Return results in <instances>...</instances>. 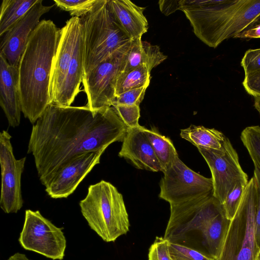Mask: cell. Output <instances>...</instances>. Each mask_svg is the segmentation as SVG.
Here are the masks:
<instances>
[{"label": "cell", "mask_w": 260, "mask_h": 260, "mask_svg": "<svg viewBox=\"0 0 260 260\" xmlns=\"http://www.w3.org/2000/svg\"><path fill=\"white\" fill-rule=\"evenodd\" d=\"M127 127L114 108L92 111L87 106L51 104L33 125L28 153L34 156L38 175L45 186L62 165L87 152L106 150L123 141Z\"/></svg>", "instance_id": "obj_1"}, {"label": "cell", "mask_w": 260, "mask_h": 260, "mask_svg": "<svg viewBox=\"0 0 260 260\" xmlns=\"http://www.w3.org/2000/svg\"><path fill=\"white\" fill-rule=\"evenodd\" d=\"M231 220L213 195L170 206L164 238L218 260Z\"/></svg>", "instance_id": "obj_2"}, {"label": "cell", "mask_w": 260, "mask_h": 260, "mask_svg": "<svg viewBox=\"0 0 260 260\" xmlns=\"http://www.w3.org/2000/svg\"><path fill=\"white\" fill-rule=\"evenodd\" d=\"M59 30L52 20H41L31 33L19 61L21 111L32 124L51 104L50 77Z\"/></svg>", "instance_id": "obj_3"}, {"label": "cell", "mask_w": 260, "mask_h": 260, "mask_svg": "<svg viewBox=\"0 0 260 260\" xmlns=\"http://www.w3.org/2000/svg\"><path fill=\"white\" fill-rule=\"evenodd\" d=\"M195 35L216 48L260 20V0H180Z\"/></svg>", "instance_id": "obj_4"}, {"label": "cell", "mask_w": 260, "mask_h": 260, "mask_svg": "<svg viewBox=\"0 0 260 260\" xmlns=\"http://www.w3.org/2000/svg\"><path fill=\"white\" fill-rule=\"evenodd\" d=\"M80 18L84 45V75L132 43V39L114 15L109 0H96Z\"/></svg>", "instance_id": "obj_5"}, {"label": "cell", "mask_w": 260, "mask_h": 260, "mask_svg": "<svg viewBox=\"0 0 260 260\" xmlns=\"http://www.w3.org/2000/svg\"><path fill=\"white\" fill-rule=\"evenodd\" d=\"M79 206L90 229L104 241L114 242L129 231L128 215L122 195L110 182L101 180L90 185Z\"/></svg>", "instance_id": "obj_6"}, {"label": "cell", "mask_w": 260, "mask_h": 260, "mask_svg": "<svg viewBox=\"0 0 260 260\" xmlns=\"http://www.w3.org/2000/svg\"><path fill=\"white\" fill-rule=\"evenodd\" d=\"M255 187L253 177L231 220L218 260H255L260 250L255 240Z\"/></svg>", "instance_id": "obj_7"}, {"label": "cell", "mask_w": 260, "mask_h": 260, "mask_svg": "<svg viewBox=\"0 0 260 260\" xmlns=\"http://www.w3.org/2000/svg\"><path fill=\"white\" fill-rule=\"evenodd\" d=\"M131 44L114 52L83 75L82 83L87 95L86 106L91 110L113 106L116 99L117 80L124 67Z\"/></svg>", "instance_id": "obj_8"}, {"label": "cell", "mask_w": 260, "mask_h": 260, "mask_svg": "<svg viewBox=\"0 0 260 260\" xmlns=\"http://www.w3.org/2000/svg\"><path fill=\"white\" fill-rule=\"evenodd\" d=\"M159 186V197L170 206L213 194L212 178L191 170L178 156L164 172Z\"/></svg>", "instance_id": "obj_9"}, {"label": "cell", "mask_w": 260, "mask_h": 260, "mask_svg": "<svg viewBox=\"0 0 260 260\" xmlns=\"http://www.w3.org/2000/svg\"><path fill=\"white\" fill-rule=\"evenodd\" d=\"M62 230L44 217L39 211L27 209L18 241L25 250L53 260H62L67 246Z\"/></svg>", "instance_id": "obj_10"}, {"label": "cell", "mask_w": 260, "mask_h": 260, "mask_svg": "<svg viewBox=\"0 0 260 260\" xmlns=\"http://www.w3.org/2000/svg\"><path fill=\"white\" fill-rule=\"evenodd\" d=\"M198 150L211 173L213 195L221 204L237 183H248V175L241 168L238 155L229 138H225L220 150Z\"/></svg>", "instance_id": "obj_11"}, {"label": "cell", "mask_w": 260, "mask_h": 260, "mask_svg": "<svg viewBox=\"0 0 260 260\" xmlns=\"http://www.w3.org/2000/svg\"><path fill=\"white\" fill-rule=\"evenodd\" d=\"M11 136L7 131L0 133L1 192L0 207L6 213H17L23 206L21 189V175L26 157L16 159L11 142Z\"/></svg>", "instance_id": "obj_12"}, {"label": "cell", "mask_w": 260, "mask_h": 260, "mask_svg": "<svg viewBox=\"0 0 260 260\" xmlns=\"http://www.w3.org/2000/svg\"><path fill=\"white\" fill-rule=\"evenodd\" d=\"M105 151L102 149L81 153L62 165L45 186L48 194L53 199L68 198L94 167L100 163Z\"/></svg>", "instance_id": "obj_13"}, {"label": "cell", "mask_w": 260, "mask_h": 260, "mask_svg": "<svg viewBox=\"0 0 260 260\" xmlns=\"http://www.w3.org/2000/svg\"><path fill=\"white\" fill-rule=\"evenodd\" d=\"M53 7L44 6L42 0H37L29 11L4 35L0 54L10 66L18 67L29 38L41 21V16Z\"/></svg>", "instance_id": "obj_14"}, {"label": "cell", "mask_w": 260, "mask_h": 260, "mask_svg": "<svg viewBox=\"0 0 260 260\" xmlns=\"http://www.w3.org/2000/svg\"><path fill=\"white\" fill-rule=\"evenodd\" d=\"M80 18L72 17L59 30L57 47L50 82L51 100L62 85L71 65L77 43L82 35Z\"/></svg>", "instance_id": "obj_15"}, {"label": "cell", "mask_w": 260, "mask_h": 260, "mask_svg": "<svg viewBox=\"0 0 260 260\" xmlns=\"http://www.w3.org/2000/svg\"><path fill=\"white\" fill-rule=\"evenodd\" d=\"M142 126L127 128L118 153L139 169L163 172L153 148L142 129Z\"/></svg>", "instance_id": "obj_16"}, {"label": "cell", "mask_w": 260, "mask_h": 260, "mask_svg": "<svg viewBox=\"0 0 260 260\" xmlns=\"http://www.w3.org/2000/svg\"><path fill=\"white\" fill-rule=\"evenodd\" d=\"M0 105L9 125L14 127L18 126L22 112L18 87V68L10 66L1 54Z\"/></svg>", "instance_id": "obj_17"}, {"label": "cell", "mask_w": 260, "mask_h": 260, "mask_svg": "<svg viewBox=\"0 0 260 260\" xmlns=\"http://www.w3.org/2000/svg\"><path fill=\"white\" fill-rule=\"evenodd\" d=\"M115 18L131 39L142 37L147 31L148 23L143 14L145 8L129 0H109Z\"/></svg>", "instance_id": "obj_18"}, {"label": "cell", "mask_w": 260, "mask_h": 260, "mask_svg": "<svg viewBox=\"0 0 260 260\" xmlns=\"http://www.w3.org/2000/svg\"><path fill=\"white\" fill-rule=\"evenodd\" d=\"M167 58V56L160 51L159 46L142 41V37L134 39L121 73L127 72L141 66H145L151 71Z\"/></svg>", "instance_id": "obj_19"}, {"label": "cell", "mask_w": 260, "mask_h": 260, "mask_svg": "<svg viewBox=\"0 0 260 260\" xmlns=\"http://www.w3.org/2000/svg\"><path fill=\"white\" fill-rule=\"evenodd\" d=\"M180 136L198 149L220 150L225 139L224 135L215 128L191 125L180 131Z\"/></svg>", "instance_id": "obj_20"}, {"label": "cell", "mask_w": 260, "mask_h": 260, "mask_svg": "<svg viewBox=\"0 0 260 260\" xmlns=\"http://www.w3.org/2000/svg\"><path fill=\"white\" fill-rule=\"evenodd\" d=\"M37 0H3L1 6L0 36L18 21Z\"/></svg>", "instance_id": "obj_21"}, {"label": "cell", "mask_w": 260, "mask_h": 260, "mask_svg": "<svg viewBox=\"0 0 260 260\" xmlns=\"http://www.w3.org/2000/svg\"><path fill=\"white\" fill-rule=\"evenodd\" d=\"M142 129L149 141L164 173L178 156L173 143L169 138L153 129H148L144 126Z\"/></svg>", "instance_id": "obj_22"}, {"label": "cell", "mask_w": 260, "mask_h": 260, "mask_svg": "<svg viewBox=\"0 0 260 260\" xmlns=\"http://www.w3.org/2000/svg\"><path fill=\"white\" fill-rule=\"evenodd\" d=\"M150 72L145 66H141L126 73H120L116 84V96L135 88L148 87L150 81Z\"/></svg>", "instance_id": "obj_23"}, {"label": "cell", "mask_w": 260, "mask_h": 260, "mask_svg": "<svg viewBox=\"0 0 260 260\" xmlns=\"http://www.w3.org/2000/svg\"><path fill=\"white\" fill-rule=\"evenodd\" d=\"M240 138L255 169L260 172V126L253 125L245 127L241 134Z\"/></svg>", "instance_id": "obj_24"}, {"label": "cell", "mask_w": 260, "mask_h": 260, "mask_svg": "<svg viewBox=\"0 0 260 260\" xmlns=\"http://www.w3.org/2000/svg\"><path fill=\"white\" fill-rule=\"evenodd\" d=\"M247 184L243 182L237 183L222 204L226 216L230 220L233 218L238 209Z\"/></svg>", "instance_id": "obj_25"}, {"label": "cell", "mask_w": 260, "mask_h": 260, "mask_svg": "<svg viewBox=\"0 0 260 260\" xmlns=\"http://www.w3.org/2000/svg\"><path fill=\"white\" fill-rule=\"evenodd\" d=\"M96 0H54L62 10L69 12L72 17H80L88 12Z\"/></svg>", "instance_id": "obj_26"}, {"label": "cell", "mask_w": 260, "mask_h": 260, "mask_svg": "<svg viewBox=\"0 0 260 260\" xmlns=\"http://www.w3.org/2000/svg\"><path fill=\"white\" fill-rule=\"evenodd\" d=\"M169 250L172 260H214L198 250L180 244L169 242Z\"/></svg>", "instance_id": "obj_27"}, {"label": "cell", "mask_w": 260, "mask_h": 260, "mask_svg": "<svg viewBox=\"0 0 260 260\" xmlns=\"http://www.w3.org/2000/svg\"><path fill=\"white\" fill-rule=\"evenodd\" d=\"M112 107L127 128L137 127L140 125L139 124L140 117L139 106L117 105Z\"/></svg>", "instance_id": "obj_28"}, {"label": "cell", "mask_w": 260, "mask_h": 260, "mask_svg": "<svg viewBox=\"0 0 260 260\" xmlns=\"http://www.w3.org/2000/svg\"><path fill=\"white\" fill-rule=\"evenodd\" d=\"M169 242L161 237H156L148 252V260H172L169 250Z\"/></svg>", "instance_id": "obj_29"}, {"label": "cell", "mask_w": 260, "mask_h": 260, "mask_svg": "<svg viewBox=\"0 0 260 260\" xmlns=\"http://www.w3.org/2000/svg\"><path fill=\"white\" fill-rule=\"evenodd\" d=\"M147 87H143L125 91L116 96L112 106L117 105L139 106L143 101Z\"/></svg>", "instance_id": "obj_30"}, {"label": "cell", "mask_w": 260, "mask_h": 260, "mask_svg": "<svg viewBox=\"0 0 260 260\" xmlns=\"http://www.w3.org/2000/svg\"><path fill=\"white\" fill-rule=\"evenodd\" d=\"M253 178L255 187V240L257 247L260 250V172L255 169Z\"/></svg>", "instance_id": "obj_31"}, {"label": "cell", "mask_w": 260, "mask_h": 260, "mask_svg": "<svg viewBox=\"0 0 260 260\" xmlns=\"http://www.w3.org/2000/svg\"><path fill=\"white\" fill-rule=\"evenodd\" d=\"M241 64L245 75L260 70V48L247 50Z\"/></svg>", "instance_id": "obj_32"}, {"label": "cell", "mask_w": 260, "mask_h": 260, "mask_svg": "<svg viewBox=\"0 0 260 260\" xmlns=\"http://www.w3.org/2000/svg\"><path fill=\"white\" fill-rule=\"evenodd\" d=\"M242 84L249 94L260 97V70L245 75Z\"/></svg>", "instance_id": "obj_33"}, {"label": "cell", "mask_w": 260, "mask_h": 260, "mask_svg": "<svg viewBox=\"0 0 260 260\" xmlns=\"http://www.w3.org/2000/svg\"><path fill=\"white\" fill-rule=\"evenodd\" d=\"M180 0H160L158 1L159 9L161 13L168 16L180 8Z\"/></svg>", "instance_id": "obj_34"}, {"label": "cell", "mask_w": 260, "mask_h": 260, "mask_svg": "<svg viewBox=\"0 0 260 260\" xmlns=\"http://www.w3.org/2000/svg\"><path fill=\"white\" fill-rule=\"evenodd\" d=\"M236 38H260V20L239 34Z\"/></svg>", "instance_id": "obj_35"}, {"label": "cell", "mask_w": 260, "mask_h": 260, "mask_svg": "<svg viewBox=\"0 0 260 260\" xmlns=\"http://www.w3.org/2000/svg\"><path fill=\"white\" fill-rule=\"evenodd\" d=\"M8 260H31L25 254L16 252L9 257Z\"/></svg>", "instance_id": "obj_36"}, {"label": "cell", "mask_w": 260, "mask_h": 260, "mask_svg": "<svg viewBox=\"0 0 260 260\" xmlns=\"http://www.w3.org/2000/svg\"><path fill=\"white\" fill-rule=\"evenodd\" d=\"M254 107L260 114V97L254 98Z\"/></svg>", "instance_id": "obj_37"}, {"label": "cell", "mask_w": 260, "mask_h": 260, "mask_svg": "<svg viewBox=\"0 0 260 260\" xmlns=\"http://www.w3.org/2000/svg\"><path fill=\"white\" fill-rule=\"evenodd\" d=\"M255 260H260V250L259 251V252L257 255L256 258Z\"/></svg>", "instance_id": "obj_38"}]
</instances>
